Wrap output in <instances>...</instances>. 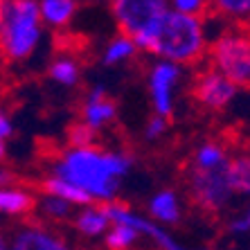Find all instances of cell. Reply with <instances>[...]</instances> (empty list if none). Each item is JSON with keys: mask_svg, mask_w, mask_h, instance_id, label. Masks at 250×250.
<instances>
[{"mask_svg": "<svg viewBox=\"0 0 250 250\" xmlns=\"http://www.w3.org/2000/svg\"><path fill=\"white\" fill-rule=\"evenodd\" d=\"M133 167V158L124 151H104L99 146H68L54 160L52 174L82 187L95 203L115 201L120 183Z\"/></svg>", "mask_w": 250, "mask_h": 250, "instance_id": "obj_1", "label": "cell"}, {"mask_svg": "<svg viewBox=\"0 0 250 250\" xmlns=\"http://www.w3.org/2000/svg\"><path fill=\"white\" fill-rule=\"evenodd\" d=\"M189 192L201 208L209 212H223L234 205L237 198L246 201L250 192V160L248 156L228 158L216 169L189 171Z\"/></svg>", "mask_w": 250, "mask_h": 250, "instance_id": "obj_2", "label": "cell"}, {"mask_svg": "<svg viewBox=\"0 0 250 250\" xmlns=\"http://www.w3.org/2000/svg\"><path fill=\"white\" fill-rule=\"evenodd\" d=\"M41 43V12L36 0H0V54L25 61Z\"/></svg>", "mask_w": 250, "mask_h": 250, "instance_id": "obj_3", "label": "cell"}, {"mask_svg": "<svg viewBox=\"0 0 250 250\" xmlns=\"http://www.w3.org/2000/svg\"><path fill=\"white\" fill-rule=\"evenodd\" d=\"M205 50V29L201 18L189 14L171 12L163 21V27L158 32L153 54L167 59L171 63H194L203 57Z\"/></svg>", "mask_w": 250, "mask_h": 250, "instance_id": "obj_4", "label": "cell"}, {"mask_svg": "<svg viewBox=\"0 0 250 250\" xmlns=\"http://www.w3.org/2000/svg\"><path fill=\"white\" fill-rule=\"evenodd\" d=\"M111 9L122 34L128 36L138 50L153 54L158 32L169 12L167 0H111Z\"/></svg>", "mask_w": 250, "mask_h": 250, "instance_id": "obj_5", "label": "cell"}, {"mask_svg": "<svg viewBox=\"0 0 250 250\" xmlns=\"http://www.w3.org/2000/svg\"><path fill=\"white\" fill-rule=\"evenodd\" d=\"M214 68L237 86L250 82V43L246 34H223L212 45Z\"/></svg>", "mask_w": 250, "mask_h": 250, "instance_id": "obj_6", "label": "cell"}, {"mask_svg": "<svg viewBox=\"0 0 250 250\" xmlns=\"http://www.w3.org/2000/svg\"><path fill=\"white\" fill-rule=\"evenodd\" d=\"M181 65L160 59L149 72V95H151L153 111L158 115L169 117L174 113V90L181 82Z\"/></svg>", "mask_w": 250, "mask_h": 250, "instance_id": "obj_7", "label": "cell"}, {"mask_svg": "<svg viewBox=\"0 0 250 250\" xmlns=\"http://www.w3.org/2000/svg\"><path fill=\"white\" fill-rule=\"evenodd\" d=\"M237 93H239V86L230 82L228 77H223L219 70H209V72L201 75L192 88L194 99L198 104L212 108V111L226 108L237 97Z\"/></svg>", "mask_w": 250, "mask_h": 250, "instance_id": "obj_8", "label": "cell"}, {"mask_svg": "<svg viewBox=\"0 0 250 250\" xmlns=\"http://www.w3.org/2000/svg\"><path fill=\"white\" fill-rule=\"evenodd\" d=\"M9 250H75L59 234L50 232L41 226L18 228L9 237Z\"/></svg>", "mask_w": 250, "mask_h": 250, "instance_id": "obj_9", "label": "cell"}, {"mask_svg": "<svg viewBox=\"0 0 250 250\" xmlns=\"http://www.w3.org/2000/svg\"><path fill=\"white\" fill-rule=\"evenodd\" d=\"M117 115V106L108 95H106L104 86H95L90 93H88L86 102H83L82 108V122H86L90 128L99 131L104 128L108 122H113Z\"/></svg>", "mask_w": 250, "mask_h": 250, "instance_id": "obj_10", "label": "cell"}, {"mask_svg": "<svg viewBox=\"0 0 250 250\" xmlns=\"http://www.w3.org/2000/svg\"><path fill=\"white\" fill-rule=\"evenodd\" d=\"M149 219L156 223H178L181 221V214H183V208H181V198L174 189H160L156 192L151 198H149Z\"/></svg>", "mask_w": 250, "mask_h": 250, "instance_id": "obj_11", "label": "cell"}, {"mask_svg": "<svg viewBox=\"0 0 250 250\" xmlns=\"http://www.w3.org/2000/svg\"><path fill=\"white\" fill-rule=\"evenodd\" d=\"M36 209V196L25 187L5 185L0 187V214L5 216H27Z\"/></svg>", "mask_w": 250, "mask_h": 250, "instance_id": "obj_12", "label": "cell"}, {"mask_svg": "<svg viewBox=\"0 0 250 250\" xmlns=\"http://www.w3.org/2000/svg\"><path fill=\"white\" fill-rule=\"evenodd\" d=\"M75 228L83 237L97 239V237H104L106 234V230L111 228V221H108V216L104 214L102 205L90 203L79 209V214H77V219H75Z\"/></svg>", "mask_w": 250, "mask_h": 250, "instance_id": "obj_13", "label": "cell"}, {"mask_svg": "<svg viewBox=\"0 0 250 250\" xmlns=\"http://www.w3.org/2000/svg\"><path fill=\"white\" fill-rule=\"evenodd\" d=\"M43 194H52V196L63 198V201H68V203L75 205V208H83V205L95 203L82 187L72 185V183L63 181V178H59V176H54V174L47 176L45 181H43Z\"/></svg>", "mask_w": 250, "mask_h": 250, "instance_id": "obj_14", "label": "cell"}, {"mask_svg": "<svg viewBox=\"0 0 250 250\" xmlns=\"http://www.w3.org/2000/svg\"><path fill=\"white\" fill-rule=\"evenodd\" d=\"M39 12L41 18L52 27H63L65 23H70V18L77 12L75 0H41L39 2Z\"/></svg>", "mask_w": 250, "mask_h": 250, "instance_id": "obj_15", "label": "cell"}, {"mask_svg": "<svg viewBox=\"0 0 250 250\" xmlns=\"http://www.w3.org/2000/svg\"><path fill=\"white\" fill-rule=\"evenodd\" d=\"M140 234L131 226L124 223H111V228L104 234V244L108 250H128L131 246L138 244Z\"/></svg>", "mask_w": 250, "mask_h": 250, "instance_id": "obj_16", "label": "cell"}, {"mask_svg": "<svg viewBox=\"0 0 250 250\" xmlns=\"http://www.w3.org/2000/svg\"><path fill=\"white\" fill-rule=\"evenodd\" d=\"M228 151L216 142H205L194 153V169H216L228 160Z\"/></svg>", "mask_w": 250, "mask_h": 250, "instance_id": "obj_17", "label": "cell"}, {"mask_svg": "<svg viewBox=\"0 0 250 250\" xmlns=\"http://www.w3.org/2000/svg\"><path fill=\"white\" fill-rule=\"evenodd\" d=\"M36 208L41 209V214L45 219H50V221H65L72 214L75 205H70L68 201L52 196V194H43L41 198H36Z\"/></svg>", "mask_w": 250, "mask_h": 250, "instance_id": "obj_18", "label": "cell"}, {"mask_svg": "<svg viewBox=\"0 0 250 250\" xmlns=\"http://www.w3.org/2000/svg\"><path fill=\"white\" fill-rule=\"evenodd\" d=\"M135 52H138L135 43L131 41L128 36L120 34L117 39H113V41L106 45V52H104V59H102V61H104V65H117V63L128 61Z\"/></svg>", "mask_w": 250, "mask_h": 250, "instance_id": "obj_19", "label": "cell"}, {"mask_svg": "<svg viewBox=\"0 0 250 250\" xmlns=\"http://www.w3.org/2000/svg\"><path fill=\"white\" fill-rule=\"evenodd\" d=\"M50 77H52L57 83L61 86H75L79 82V65L68 57H61V59H54L52 65H50Z\"/></svg>", "mask_w": 250, "mask_h": 250, "instance_id": "obj_20", "label": "cell"}, {"mask_svg": "<svg viewBox=\"0 0 250 250\" xmlns=\"http://www.w3.org/2000/svg\"><path fill=\"white\" fill-rule=\"evenodd\" d=\"M97 140V131L90 128L86 122H75L68 128V145L70 146H93Z\"/></svg>", "mask_w": 250, "mask_h": 250, "instance_id": "obj_21", "label": "cell"}, {"mask_svg": "<svg viewBox=\"0 0 250 250\" xmlns=\"http://www.w3.org/2000/svg\"><path fill=\"white\" fill-rule=\"evenodd\" d=\"M212 5L216 12L232 18H241V21H246L250 12V0H212Z\"/></svg>", "mask_w": 250, "mask_h": 250, "instance_id": "obj_22", "label": "cell"}, {"mask_svg": "<svg viewBox=\"0 0 250 250\" xmlns=\"http://www.w3.org/2000/svg\"><path fill=\"white\" fill-rule=\"evenodd\" d=\"M171 12H181V14H189V16L201 18L208 12L209 0H169Z\"/></svg>", "mask_w": 250, "mask_h": 250, "instance_id": "obj_23", "label": "cell"}, {"mask_svg": "<svg viewBox=\"0 0 250 250\" xmlns=\"http://www.w3.org/2000/svg\"><path fill=\"white\" fill-rule=\"evenodd\" d=\"M167 128H169V117H163V115H158V113H153V115L146 120L145 138L149 140V142H156V140H160L167 133Z\"/></svg>", "mask_w": 250, "mask_h": 250, "instance_id": "obj_24", "label": "cell"}, {"mask_svg": "<svg viewBox=\"0 0 250 250\" xmlns=\"http://www.w3.org/2000/svg\"><path fill=\"white\" fill-rule=\"evenodd\" d=\"M228 232L234 234V237H248L250 232V216L248 212H241V214H234L230 221H228Z\"/></svg>", "mask_w": 250, "mask_h": 250, "instance_id": "obj_25", "label": "cell"}, {"mask_svg": "<svg viewBox=\"0 0 250 250\" xmlns=\"http://www.w3.org/2000/svg\"><path fill=\"white\" fill-rule=\"evenodd\" d=\"M14 135V124H12V120L5 115V113L0 111V140H9Z\"/></svg>", "mask_w": 250, "mask_h": 250, "instance_id": "obj_26", "label": "cell"}, {"mask_svg": "<svg viewBox=\"0 0 250 250\" xmlns=\"http://www.w3.org/2000/svg\"><path fill=\"white\" fill-rule=\"evenodd\" d=\"M16 181V176L9 171V169L5 167H0V187H5V185H12V183Z\"/></svg>", "mask_w": 250, "mask_h": 250, "instance_id": "obj_27", "label": "cell"}, {"mask_svg": "<svg viewBox=\"0 0 250 250\" xmlns=\"http://www.w3.org/2000/svg\"><path fill=\"white\" fill-rule=\"evenodd\" d=\"M0 250H9V237L5 234L2 228H0Z\"/></svg>", "mask_w": 250, "mask_h": 250, "instance_id": "obj_28", "label": "cell"}, {"mask_svg": "<svg viewBox=\"0 0 250 250\" xmlns=\"http://www.w3.org/2000/svg\"><path fill=\"white\" fill-rule=\"evenodd\" d=\"M7 158V145H5V140H0V163Z\"/></svg>", "mask_w": 250, "mask_h": 250, "instance_id": "obj_29", "label": "cell"}]
</instances>
